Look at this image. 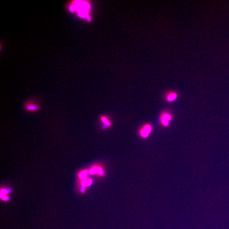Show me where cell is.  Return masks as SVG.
<instances>
[{
    "instance_id": "obj_1",
    "label": "cell",
    "mask_w": 229,
    "mask_h": 229,
    "mask_svg": "<svg viewBox=\"0 0 229 229\" xmlns=\"http://www.w3.org/2000/svg\"><path fill=\"white\" fill-rule=\"evenodd\" d=\"M70 10L76 11L79 16L83 18H88V11L90 8L89 4L85 2L79 3L76 1V3L72 4L70 6Z\"/></svg>"
},
{
    "instance_id": "obj_2",
    "label": "cell",
    "mask_w": 229,
    "mask_h": 229,
    "mask_svg": "<svg viewBox=\"0 0 229 229\" xmlns=\"http://www.w3.org/2000/svg\"><path fill=\"white\" fill-rule=\"evenodd\" d=\"M151 126L149 124H146L140 130V134L143 137H147L151 131Z\"/></svg>"
},
{
    "instance_id": "obj_3",
    "label": "cell",
    "mask_w": 229,
    "mask_h": 229,
    "mask_svg": "<svg viewBox=\"0 0 229 229\" xmlns=\"http://www.w3.org/2000/svg\"><path fill=\"white\" fill-rule=\"evenodd\" d=\"M89 173L91 174H93L96 173H98L101 175H103L104 174L102 169L100 167H95L93 168L89 171Z\"/></svg>"
},
{
    "instance_id": "obj_4",
    "label": "cell",
    "mask_w": 229,
    "mask_h": 229,
    "mask_svg": "<svg viewBox=\"0 0 229 229\" xmlns=\"http://www.w3.org/2000/svg\"><path fill=\"white\" fill-rule=\"evenodd\" d=\"M177 94L176 93H169L167 96V100L168 102H172L176 99L177 98Z\"/></svg>"
},
{
    "instance_id": "obj_5",
    "label": "cell",
    "mask_w": 229,
    "mask_h": 229,
    "mask_svg": "<svg viewBox=\"0 0 229 229\" xmlns=\"http://www.w3.org/2000/svg\"><path fill=\"white\" fill-rule=\"evenodd\" d=\"M161 118H163V119L165 120L166 121H168L169 122V121L171 119V116L169 114L164 113L162 116Z\"/></svg>"
},
{
    "instance_id": "obj_6",
    "label": "cell",
    "mask_w": 229,
    "mask_h": 229,
    "mask_svg": "<svg viewBox=\"0 0 229 229\" xmlns=\"http://www.w3.org/2000/svg\"><path fill=\"white\" fill-rule=\"evenodd\" d=\"M102 121L105 124V125L108 126H110L111 124L110 122H109V121L108 120V119L105 116H103L102 117Z\"/></svg>"
},
{
    "instance_id": "obj_7",
    "label": "cell",
    "mask_w": 229,
    "mask_h": 229,
    "mask_svg": "<svg viewBox=\"0 0 229 229\" xmlns=\"http://www.w3.org/2000/svg\"><path fill=\"white\" fill-rule=\"evenodd\" d=\"M92 182V181L91 179H87V180H84L82 182V184L84 186L85 185H90V184H91Z\"/></svg>"
},
{
    "instance_id": "obj_8",
    "label": "cell",
    "mask_w": 229,
    "mask_h": 229,
    "mask_svg": "<svg viewBox=\"0 0 229 229\" xmlns=\"http://www.w3.org/2000/svg\"><path fill=\"white\" fill-rule=\"evenodd\" d=\"M87 175H88V171H86V170L84 171H83L82 172H81V173L80 174V178L82 179H84L86 178Z\"/></svg>"
},
{
    "instance_id": "obj_9",
    "label": "cell",
    "mask_w": 229,
    "mask_h": 229,
    "mask_svg": "<svg viewBox=\"0 0 229 229\" xmlns=\"http://www.w3.org/2000/svg\"><path fill=\"white\" fill-rule=\"evenodd\" d=\"M37 107L36 106H30L28 107V109L29 110H34L35 109H37Z\"/></svg>"
}]
</instances>
